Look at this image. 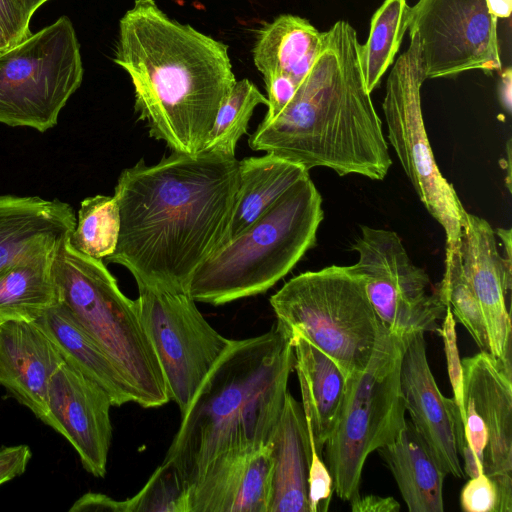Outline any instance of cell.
<instances>
[{
    "mask_svg": "<svg viewBox=\"0 0 512 512\" xmlns=\"http://www.w3.org/2000/svg\"><path fill=\"white\" fill-rule=\"evenodd\" d=\"M391 471L409 512H443L447 473L436 461L411 421L400 435L377 450Z\"/></svg>",
    "mask_w": 512,
    "mask_h": 512,
    "instance_id": "603a6c76",
    "label": "cell"
},
{
    "mask_svg": "<svg viewBox=\"0 0 512 512\" xmlns=\"http://www.w3.org/2000/svg\"><path fill=\"white\" fill-rule=\"evenodd\" d=\"M69 511L127 512V505L125 500L119 501L104 494L88 492L75 501Z\"/></svg>",
    "mask_w": 512,
    "mask_h": 512,
    "instance_id": "f35d334b",
    "label": "cell"
},
{
    "mask_svg": "<svg viewBox=\"0 0 512 512\" xmlns=\"http://www.w3.org/2000/svg\"><path fill=\"white\" fill-rule=\"evenodd\" d=\"M277 324L328 355L347 380L368 364L381 323L351 266L301 273L270 297Z\"/></svg>",
    "mask_w": 512,
    "mask_h": 512,
    "instance_id": "52a82bcc",
    "label": "cell"
},
{
    "mask_svg": "<svg viewBox=\"0 0 512 512\" xmlns=\"http://www.w3.org/2000/svg\"><path fill=\"white\" fill-rule=\"evenodd\" d=\"M120 233V210L116 198L95 195L81 202L69 241L81 253L105 259L116 249Z\"/></svg>",
    "mask_w": 512,
    "mask_h": 512,
    "instance_id": "f1b7e54d",
    "label": "cell"
},
{
    "mask_svg": "<svg viewBox=\"0 0 512 512\" xmlns=\"http://www.w3.org/2000/svg\"><path fill=\"white\" fill-rule=\"evenodd\" d=\"M57 250L43 252L0 270V322L34 321L59 302L52 271Z\"/></svg>",
    "mask_w": 512,
    "mask_h": 512,
    "instance_id": "4316f807",
    "label": "cell"
},
{
    "mask_svg": "<svg viewBox=\"0 0 512 512\" xmlns=\"http://www.w3.org/2000/svg\"><path fill=\"white\" fill-rule=\"evenodd\" d=\"M352 249L358 260L351 268L362 279L380 323L389 332L403 337L438 332L446 306L435 291L428 293L426 271L411 261L394 231L361 226Z\"/></svg>",
    "mask_w": 512,
    "mask_h": 512,
    "instance_id": "7c38bea8",
    "label": "cell"
},
{
    "mask_svg": "<svg viewBox=\"0 0 512 512\" xmlns=\"http://www.w3.org/2000/svg\"><path fill=\"white\" fill-rule=\"evenodd\" d=\"M267 98L248 79L236 81L216 114L202 151L235 157L237 143L247 133L255 108Z\"/></svg>",
    "mask_w": 512,
    "mask_h": 512,
    "instance_id": "f546056e",
    "label": "cell"
},
{
    "mask_svg": "<svg viewBox=\"0 0 512 512\" xmlns=\"http://www.w3.org/2000/svg\"><path fill=\"white\" fill-rule=\"evenodd\" d=\"M498 495L495 484L485 474L470 478L460 493V506L465 512H497Z\"/></svg>",
    "mask_w": 512,
    "mask_h": 512,
    "instance_id": "e575fe53",
    "label": "cell"
},
{
    "mask_svg": "<svg viewBox=\"0 0 512 512\" xmlns=\"http://www.w3.org/2000/svg\"><path fill=\"white\" fill-rule=\"evenodd\" d=\"M357 33L345 20L325 31L323 46L292 100L249 138L254 151L304 167L383 180L392 160L368 92Z\"/></svg>",
    "mask_w": 512,
    "mask_h": 512,
    "instance_id": "3957f363",
    "label": "cell"
},
{
    "mask_svg": "<svg viewBox=\"0 0 512 512\" xmlns=\"http://www.w3.org/2000/svg\"><path fill=\"white\" fill-rule=\"evenodd\" d=\"M406 343L407 337L393 334L381 324L368 364L347 380L337 422L323 450L334 493L343 501L360 495L367 457L394 441L406 425L401 389Z\"/></svg>",
    "mask_w": 512,
    "mask_h": 512,
    "instance_id": "ba28073f",
    "label": "cell"
},
{
    "mask_svg": "<svg viewBox=\"0 0 512 512\" xmlns=\"http://www.w3.org/2000/svg\"><path fill=\"white\" fill-rule=\"evenodd\" d=\"M334 493L332 476L312 442L311 462L308 474L309 512H325Z\"/></svg>",
    "mask_w": 512,
    "mask_h": 512,
    "instance_id": "836d02e7",
    "label": "cell"
},
{
    "mask_svg": "<svg viewBox=\"0 0 512 512\" xmlns=\"http://www.w3.org/2000/svg\"><path fill=\"white\" fill-rule=\"evenodd\" d=\"M401 389L411 423L436 461L447 474L463 478L459 451L464 444V424L453 398H446L436 384L422 332L407 337Z\"/></svg>",
    "mask_w": 512,
    "mask_h": 512,
    "instance_id": "9a60e30c",
    "label": "cell"
},
{
    "mask_svg": "<svg viewBox=\"0 0 512 512\" xmlns=\"http://www.w3.org/2000/svg\"><path fill=\"white\" fill-rule=\"evenodd\" d=\"M294 368L290 337L276 323L233 340L184 414L163 463L187 491L219 460L268 446Z\"/></svg>",
    "mask_w": 512,
    "mask_h": 512,
    "instance_id": "277c9868",
    "label": "cell"
},
{
    "mask_svg": "<svg viewBox=\"0 0 512 512\" xmlns=\"http://www.w3.org/2000/svg\"><path fill=\"white\" fill-rule=\"evenodd\" d=\"M461 363L464 401L480 416L488 436L483 473L495 484L497 512H512V374L484 351Z\"/></svg>",
    "mask_w": 512,
    "mask_h": 512,
    "instance_id": "e0dca14e",
    "label": "cell"
},
{
    "mask_svg": "<svg viewBox=\"0 0 512 512\" xmlns=\"http://www.w3.org/2000/svg\"><path fill=\"white\" fill-rule=\"evenodd\" d=\"M323 217L322 197L308 174L215 250L194 273L188 294L219 306L265 293L315 245Z\"/></svg>",
    "mask_w": 512,
    "mask_h": 512,
    "instance_id": "5b68a950",
    "label": "cell"
},
{
    "mask_svg": "<svg viewBox=\"0 0 512 512\" xmlns=\"http://www.w3.org/2000/svg\"><path fill=\"white\" fill-rule=\"evenodd\" d=\"M115 64L129 75L135 111L149 135L174 152H201L236 82L228 46L135 0L119 22Z\"/></svg>",
    "mask_w": 512,
    "mask_h": 512,
    "instance_id": "7a4b0ae2",
    "label": "cell"
},
{
    "mask_svg": "<svg viewBox=\"0 0 512 512\" xmlns=\"http://www.w3.org/2000/svg\"><path fill=\"white\" fill-rule=\"evenodd\" d=\"M512 73L511 69L506 68L502 74L499 84V97L503 108L511 112V91H512Z\"/></svg>",
    "mask_w": 512,
    "mask_h": 512,
    "instance_id": "60d3db41",
    "label": "cell"
},
{
    "mask_svg": "<svg viewBox=\"0 0 512 512\" xmlns=\"http://www.w3.org/2000/svg\"><path fill=\"white\" fill-rule=\"evenodd\" d=\"M324 35L305 18L280 15L258 31L254 64L262 75L284 74L299 84L316 60Z\"/></svg>",
    "mask_w": 512,
    "mask_h": 512,
    "instance_id": "484cf974",
    "label": "cell"
},
{
    "mask_svg": "<svg viewBox=\"0 0 512 512\" xmlns=\"http://www.w3.org/2000/svg\"><path fill=\"white\" fill-rule=\"evenodd\" d=\"M272 457L269 446L214 463L186 494V512H268Z\"/></svg>",
    "mask_w": 512,
    "mask_h": 512,
    "instance_id": "d6986e66",
    "label": "cell"
},
{
    "mask_svg": "<svg viewBox=\"0 0 512 512\" xmlns=\"http://www.w3.org/2000/svg\"><path fill=\"white\" fill-rule=\"evenodd\" d=\"M34 322L53 339L66 362L105 390L113 406L134 402L127 381L64 304L58 302L45 310Z\"/></svg>",
    "mask_w": 512,
    "mask_h": 512,
    "instance_id": "cb8c5ba5",
    "label": "cell"
},
{
    "mask_svg": "<svg viewBox=\"0 0 512 512\" xmlns=\"http://www.w3.org/2000/svg\"><path fill=\"white\" fill-rule=\"evenodd\" d=\"M30 20L14 0H0V22L12 45L32 34L29 28Z\"/></svg>",
    "mask_w": 512,
    "mask_h": 512,
    "instance_id": "8d00e7d4",
    "label": "cell"
},
{
    "mask_svg": "<svg viewBox=\"0 0 512 512\" xmlns=\"http://www.w3.org/2000/svg\"><path fill=\"white\" fill-rule=\"evenodd\" d=\"M497 23L486 0H418L410 6L407 31L418 35L426 79L501 70Z\"/></svg>",
    "mask_w": 512,
    "mask_h": 512,
    "instance_id": "4fadbf2b",
    "label": "cell"
},
{
    "mask_svg": "<svg viewBox=\"0 0 512 512\" xmlns=\"http://www.w3.org/2000/svg\"><path fill=\"white\" fill-rule=\"evenodd\" d=\"M236 157L172 151L141 159L118 177L120 233L105 258L127 268L137 285L187 292L201 264L224 244L238 187Z\"/></svg>",
    "mask_w": 512,
    "mask_h": 512,
    "instance_id": "6da1fadb",
    "label": "cell"
},
{
    "mask_svg": "<svg viewBox=\"0 0 512 512\" xmlns=\"http://www.w3.org/2000/svg\"><path fill=\"white\" fill-rule=\"evenodd\" d=\"M267 92V113L262 123H267L280 114L292 100L298 84L289 76L279 73L263 75Z\"/></svg>",
    "mask_w": 512,
    "mask_h": 512,
    "instance_id": "d590c367",
    "label": "cell"
},
{
    "mask_svg": "<svg viewBox=\"0 0 512 512\" xmlns=\"http://www.w3.org/2000/svg\"><path fill=\"white\" fill-rule=\"evenodd\" d=\"M434 291L449 306L456 322L462 324L481 351L489 353V341L482 311L462 267L459 246L446 248L444 274Z\"/></svg>",
    "mask_w": 512,
    "mask_h": 512,
    "instance_id": "4dcf8cb0",
    "label": "cell"
},
{
    "mask_svg": "<svg viewBox=\"0 0 512 512\" xmlns=\"http://www.w3.org/2000/svg\"><path fill=\"white\" fill-rule=\"evenodd\" d=\"M409 7L406 0H384L371 18L368 39L359 46L363 79L370 93L378 87L399 51L408 30Z\"/></svg>",
    "mask_w": 512,
    "mask_h": 512,
    "instance_id": "83f0119b",
    "label": "cell"
},
{
    "mask_svg": "<svg viewBox=\"0 0 512 512\" xmlns=\"http://www.w3.org/2000/svg\"><path fill=\"white\" fill-rule=\"evenodd\" d=\"M75 225V211L68 203L0 195V270L58 249Z\"/></svg>",
    "mask_w": 512,
    "mask_h": 512,
    "instance_id": "ffe728a7",
    "label": "cell"
},
{
    "mask_svg": "<svg viewBox=\"0 0 512 512\" xmlns=\"http://www.w3.org/2000/svg\"><path fill=\"white\" fill-rule=\"evenodd\" d=\"M442 320L443 322L438 333L441 335L444 343L447 370L453 390V400L459 409L464 424L463 370L457 345L456 321L448 305Z\"/></svg>",
    "mask_w": 512,
    "mask_h": 512,
    "instance_id": "d6a6232c",
    "label": "cell"
},
{
    "mask_svg": "<svg viewBox=\"0 0 512 512\" xmlns=\"http://www.w3.org/2000/svg\"><path fill=\"white\" fill-rule=\"evenodd\" d=\"M138 286L135 300L170 400L185 413L208 374L232 344L204 318L188 292Z\"/></svg>",
    "mask_w": 512,
    "mask_h": 512,
    "instance_id": "8fae6325",
    "label": "cell"
},
{
    "mask_svg": "<svg viewBox=\"0 0 512 512\" xmlns=\"http://www.w3.org/2000/svg\"><path fill=\"white\" fill-rule=\"evenodd\" d=\"M350 504L353 512H398L400 510V504L391 496L358 495L350 501Z\"/></svg>",
    "mask_w": 512,
    "mask_h": 512,
    "instance_id": "ab89813d",
    "label": "cell"
},
{
    "mask_svg": "<svg viewBox=\"0 0 512 512\" xmlns=\"http://www.w3.org/2000/svg\"><path fill=\"white\" fill-rule=\"evenodd\" d=\"M495 234L501 239L507 254V260L511 261V229L499 228Z\"/></svg>",
    "mask_w": 512,
    "mask_h": 512,
    "instance_id": "ee69618b",
    "label": "cell"
},
{
    "mask_svg": "<svg viewBox=\"0 0 512 512\" xmlns=\"http://www.w3.org/2000/svg\"><path fill=\"white\" fill-rule=\"evenodd\" d=\"M59 302L110 358L144 408L170 401L169 391L137 303L120 290L101 259L87 256L67 237L52 266Z\"/></svg>",
    "mask_w": 512,
    "mask_h": 512,
    "instance_id": "8992f818",
    "label": "cell"
},
{
    "mask_svg": "<svg viewBox=\"0 0 512 512\" xmlns=\"http://www.w3.org/2000/svg\"><path fill=\"white\" fill-rule=\"evenodd\" d=\"M112 406L99 384L66 361L50 381L45 424L69 441L84 469L98 478L107 470Z\"/></svg>",
    "mask_w": 512,
    "mask_h": 512,
    "instance_id": "5bb4252c",
    "label": "cell"
},
{
    "mask_svg": "<svg viewBox=\"0 0 512 512\" xmlns=\"http://www.w3.org/2000/svg\"><path fill=\"white\" fill-rule=\"evenodd\" d=\"M426 80L417 34L396 59L386 81L383 112L387 137L428 213L442 226L446 248L460 244L464 207L434 158L423 120L421 87Z\"/></svg>",
    "mask_w": 512,
    "mask_h": 512,
    "instance_id": "30bf717a",
    "label": "cell"
},
{
    "mask_svg": "<svg viewBox=\"0 0 512 512\" xmlns=\"http://www.w3.org/2000/svg\"><path fill=\"white\" fill-rule=\"evenodd\" d=\"M48 0H14L24 14L31 19L34 12Z\"/></svg>",
    "mask_w": 512,
    "mask_h": 512,
    "instance_id": "7bdbcfd3",
    "label": "cell"
},
{
    "mask_svg": "<svg viewBox=\"0 0 512 512\" xmlns=\"http://www.w3.org/2000/svg\"><path fill=\"white\" fill-rule=\"evenodd\" d=\"M31 457L29 446L24 444L0 449V485L23 474Z\"/></svg>",
    "mask_w": 512,
    "mask_h": 512,
    "instance_id": "74e56055",
    "label": "cell"
},
{
    "mask_svg": "<svg viewBox=\"0 0 512 512\" xmlns=\"http://www.w3.org/2000/svg\"><path fill=\"white\" fill-rule=\"evenodd\" d=\"M294 351L302 408L317 453L324 446L337 422L346 393L347 378L323 351L299 334L290 336Z\"/></svg>",
    "mask_w": 512,
    "mask_h": 512,
    "instance_id": "7402d4cb",
    "label": "cell"
},
{
    "mask_svg": "<svg viewBox=\"0 0 512 512\" xmlns=\"http://www.w3.org/2000/svg\"><path fill=\"white\" fill-rule=\"evenodd\" d=\"M312 442L302 405L288 391L268 444L272 457L268 512H309L308 474Z\"/></svg>",
    "mask_w": 512,
    "mask_h": 512,
    "instance_id": "44dd1931",
    "label": "cell"
},
{
    "mask_svg": "<svg viewBox=\"0 0 512 512\" xmlns=\"http://www.w3.org/2000/svg\"><path fill=\"white\" fill-rule=\"evenodd\" d=\"M459 249L463 271L482 311L489 354L512 374V326L506 302L512 286V263L499 253L491 225L466 210Z\"/></svg>",
    "mask_w": 512,
    "mask_h": 512,
    "instance_id": "2e32d148",
    "label": "cell"
},
{
    "mask_svg": "<svg viewBox=\"0 0 512 512\" xmlns=\"http://www.w3.org/2000/svg\"><path fill=\"white\" fill-rule=\"evenodd\" d=\"M490 13L497 19L508 18L511 14L512 0H486Z\"/></svg>",
    "mask_w": 512,
    "mask_h": 512,
    "instance_id": "b9f144b4",
    "label": "cell"
},
{
    "mask_svg": "<svg viewBox=\"0 0 512 512\" xmlns=\"http://www.w3.org/2000/svg\"><path fill=\"white\" fill-rule=\"evenodd\" d=\"M83 74L74 26L61 16L0 52V123L49 130Z\"/></svg>",
    "mask_w": 512,
    "mask_h": 512,
    "instance_id": "9c48e42d",
    "label": "cell"
},
{
    "mask_svg": "<svg viewBox=\"0 0 512 512\" xmlns=\"http://www.w3.org/2000/svg\"><path fill=\"white\" fill-rule=\"evenodd\" d=\"M308 174L301 165L271 153L239 161L238 187L224 244L257 221L286 190Z\"/></svg>",
    "mask_w": 512,
    "mask_h": 512,
    "instance_id": "d4e9b609",
    "label": "cell"
},
{
    "mask_svg": "<svg viewBox=\"0 0 512 512\" xmlns=\"http://www.w3.org/2000/svg\"><path fill=\"white\" fill-rule=\"evenodd\" d=\"M64 363L59 347L34 321L0 322V385L44 423L50 381Z\"/></svg>",
    "mask_w": 512,
    "mask_h": 512,
    "instance_id": "ac0fdd59",
    "label": "cell"
},
{
    "mask_svg": "<svg viewBox=\"0 0 512 512\" xmlns=\"http://www.w3.org/2000/svg\"><path fill=\"white\" fill-rule=\"evenodd\" d=\"M127 512H186V491L174 467L163 463L144 487L125 500Z\"/></svg>",
    "mask_w": 512,
    "mask_h": 512,
    "instance_id": "1f68e13d",
    "label": "cell"
},
{
    "mask_svg": "<svg viewBox=\"0 0 512 512\" xmlns=\"http://www.w3.org/2000/svg\"><path fill=\"white\" fill-rule=\"evenodd\" d=\"M11 46L13 45L0 22V52Z\"/></svg>",
    "mask_w": 512,
    "mask_h": 512,
    "instance_id": "f6af8a7d",
    "label": "cell"
}]
</instances>
